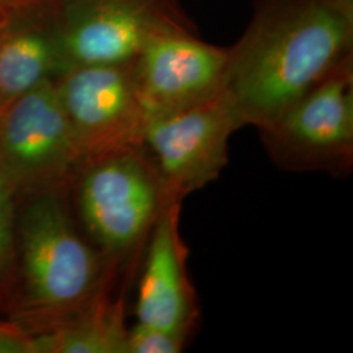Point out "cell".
I'll list each match as a JSON object with an SVG mask.
<instances>
[{
	"instance_id": "cell-5",
	"label": "cell",
	"mask_w": 353,
	"mask_h": 353,
	"mask_svg": "<svg viewBox=\"0 0 353 353\" xmlns=\"http://www.w3.org/2000/svg\"><path fill=\"white\" fill-rule=\"evenodd\" d=\"M141 147L89 163L80 188V210L90 233L113 252L132 248L151 230L166 201L150 156Z\"/></svg>"
},
{
	"instance_id": "cell-13",
	"label": "cell",
	"mask_w": 353,
	"mask_h": 353,
	"mask_svg": "<svg viewBox=\"0 0 353 353\" xmlns=\"http://www.w3.org/2000/svg\"><path fill=\"white\" fill-rule=\"evenodd\" d=\"M186 338L138 322L127 331V353H179Z\"/></svg>"
},
{
	"instance_id": "cell-8",
	"label": "cell",
	"mask_w": 353,
	"mask_h": 353,
	"mask_svg": "<svg viewBox=\"0 0 353 353\" xmlns=\"http://www.w3.org/2000/svg\"><path fill=\"white\" fill-rule=\"evenodd\" d=\"M55 85L83 161L143 145L147 122L131 62L71 67Z\"/></svg>"
},
{
	"instance_id": "cell-9",
	"label": "cell",
	"mask_w": 353,
	"mask_h": 353,
	"mask_svg": "<svg viewBox=\"0 0 353 353\" xmlns=\"http://www.w3.org/2000/svg\"><path fill=\"white\" fill-rule=\"evenodd\" d=\"M229 49L198 33L156 38L131 62L145 122L211 101L225 88Z\"/></svg>"
},
{
	"instance_id": "cell-10",
	"label": "cell",
	"mask_w": 353,
	"mask_h": 353,
	"mask_svg": "<svg viewBox=\"0 0 353 353\" xmlns=\"http://www.w3.org/2000/svg\"><path fill=\"white\" fill-rule=\"evenodd\" d=\"M179 211L181 202L166 201L152 227L137 316L140 323L186 338L195 303L186 271L188 252L179 234Z\"/></svg>"
},
{
	"instance_id": "cell-2",
	"label": "cell",
	"mask_w": 353,
	"mask_h": 353,
	"mask_svg": "<svg viewBox=\"0 0 353 353\" xmlns=\"http://www.w3.org/2000/svg\"><path fill=\"white\" fill-rule=\"evenodd\" d=\"M259 132L285 170L347 173L353 163V57Z\"/></svg>"
},
{
	"instance_id": "cell-16",
	"label": "cell",
	"mask_w": 353,
	"mask_h": 353,
	"mask_svg": "<svg viewBox=\"0 0 353 353\" xmlns=\"http://www.w3.org/2000/svg\"><path fill=\"white\" fill-rule=\"evenodd\" d=\"M0 110H1V105H0Z\"/></svg>"
},
{
	"instance_id": "cell-11",
	"label": "cell",
	"mask_w": 353,
	"mask_h": 353,
	"mask_svg": "<svg viewBox=\"0 0 353 353\" xmlns=\"http://www.w3.org/2000/svg\"><path fill=\"white\" fill-rule=\"evenodd\" d=\"M121 306H99L33 338L34 353H127Z\"/></svg>"
},
{
	"instance_id": "cell-3",
	"label": "cell",
	"mask_w": 353,
	"mask_h": 353,
	"mask_svg": "<svg viewBox=\"0 0 353 353\" xmlns=\"http://www.w3.org/2000/svg\"><path fill=\"white\" fill-rule=\"evenodd\" d=\"M21 240L28 299L38 312L65 314L87 303L99 261L55 194L42 192L26 205Z\"/></svg>"
},
{
	"instance_id": "cell-7",
	"label": "cell",
	"mask_w": 353,
	"mask_h": 353,
	"mask_svg": "<svg viewBox=\"0 0 353 353\" xmlns=\"http://www.w3.org/2000/svg\"><path fill=\"white\" fill-rule=\"evenodd\" d=\"M176 33H198L181 0H89L72 14L61 52L68 68L130 63Z\"/></svg>"
},
{
	"instance_id": "cell-1",
	"label": "cell",
	"mask_w": 353,
	"mask_h": 353,
	"mask_svg": "<svg viewBox=\"0 0 353 353\" xmlns=\"http://www.w3.org/2000/svg\"><path fill=\"white\" fill-rule=\"evenodd\" d=\"M228 49L224 92L241 125L271 126L353 57V0H255Z\"/></svg>"
},
{
	"instance_id": "cell-6",
	"label": "cell",
	"mask_w": 353,
	"mask_h": 353,
	"mask_svg": "<svg viewBox=\"0 0 353 353\" xmlns=\"http://www.w3.org/2000/svg\"><path fill=\"white\" fill-rule=\"evenodd\" d=\"M81 161L50 80L1 108L0 174L12 191L50 188Z\"/></svg>"
},
{
	"instance_id": "cell-12",
	"label": "cell",
	"mask_w": 353,
	"mask_h": 353,
	"mask_svg": "<svg viewBox=\"0 0 353 353\" xmlns=\"http://www.w3.org/2000/svg\"><path fill=\"white\" fill-rule=\"evenodd\" d=\"M59 54L41 34H14L0 43V105L20 97L49 80Z\"/></svg>"
},
{
	"instance_id": "cell-4",
	"label": "cell",
	"mask_w": 353,
	"mask_h": 353,
	"mask_svg": "<svg viewBox=\"0 0 353 353\" xmlns=\"http://www.w3.org/2000/svg\"><path fill=\"white\" fill-rule=\"evenodd\" d=\"M241 127L225 92L195 108L148 121L143 147L165 196L181 202L217 179L228 163L229 138Z\"/></svg>"
},
{
	"instance_id": "cell-14",
	"label": "cell",
	"mask_w": 353,
	"mask_h": 353,
	"mask_svg": "<svg viewBox=\"0 0 353 353\" xmlns=\"http://www.w3.org/2000/svg\"><path fill=\"white\" fill-rule=\"evenodd\" d=\"M12 189L0 174V275L11 265L13 255Z\"/></svg>"
},
{
	"instance_id": "cell-15",
	"label": "cell",
	"mask_w": 353,
	"mask_h": 353,
	"mask_svg": "<svg viewBox=\"0 0 353 353\" xmlns=\"http://www.w3.org/2000/svg\"><path fill=\"white\" fill-rule=\"evenodd\" d=\"M0 353H34L33 338L14 327L0 326Z\"/></svg>"
}]
</instances>
